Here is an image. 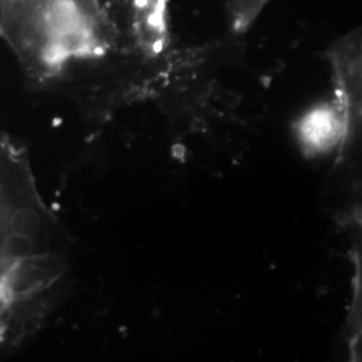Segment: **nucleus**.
Returning <instances> with one entry per match:
<instances>
[{
    "mask_svg": "<svg viewBox=\"0 0 362 362\" xmlns=\"http://www.w3.org/2000/svg\"><path fill=\"white\" fill-rule=\"evenodd\" d=\"M344 127V117L334 106L326 105L308 113L300 121L299 133L302 141L313 149H325L336 143Z\"/></svg>",
    "mask_w": 362,
    "mask_h": 362,
    "instance_id": "nucleus-2",
    "label": "nucleus"
},
{
    "mask_svg": "<svg viewBox=\"0 0 362 362\" xmlns=\"http://www.w3.org/2000/svg\"><path fill=\"white\" fill-rule=\"evenodd\" d=\"M6 3H7V0H0V19H1V13H3V10H4Z\"/></svg>",
    "mask_w": 362,
    "mask_h": 362,
    "instance_id": "nucleus-4",
    "label": "nucleus"
},
{
    "mask_svg": "<svg viewBox=\"0 0 362 362\" xmlns=\"http://www.w3.org/2000/svg\"><path fill=\"white\" fill-rule=\"evenodd\" d=\"M230 27L235 34H243L252 26L269 0H226Z\"/></svg>",
    "mask_w": 362,
    "mask_h": 362,
    "instance_id": "nucleus-3",
    "label": "nucleus"
},
{
    "mask_svg": "<svg viewBox=\"0 0 362 362\" xmlns=\"http://www.w3.org/2000/svg\"><path fill=\"white\" fill-rule=\"evenodd\" d=\"M0 37L31 77L46 81L103 58L116 31L105 0H7Z\"/></svg>",
    "mask_w": 362,
    "mask_h": 362,
    "instance_id": "nucleus-1",
    "label": "nucleus"
}]
</instances>
